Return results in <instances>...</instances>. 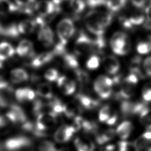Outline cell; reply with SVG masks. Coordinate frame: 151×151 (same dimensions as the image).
Wrapping results in <instances>:
<instances>
[{
	"mask_svg": "<svg viewBox=\"0 0 151 151\" xmlns=\"http://www.w3.org/2000/svg\"><path fill=\"white\" fill-rule=\"evenodd\" d=\"M57 116L52 113H41L37 116L35 130L34 136L42 137L48 135L47 132L52 129L57 124Z\"/></svg>",
	"mask_w": 151,
	"mask_h": 151,
	"instance_id": "cell-1",
	"label": "cell"
},
{
	"mask_svg": "<svg viewBox=\"0 0 151 151\" xmlns=\"http://www.w3.org/2000/svg\"><path fill=\"white\" fill-rule=\"evenodd\" d=\"M110 47L113 52L119 55H125L130 51L131 44L127 34L123 32H116L111 37Z\"/></svg>",
	"mask_w": 151,
	"mask_h": 151,
	"instance_id": "cell-2",
	"label": "cell"
},
{
	"mask_svg": "<svg viewBox=\"0 0 151 151\" xmlns=\"http://www.w3.org/2000/svg\"><path fill=\"white\" fill-rule=\"evenodd\" d=\"M5 151H22L32 145L31 138L24 135H17L7 139L3 143Z\"/></svg>",
	"mask_w": 151,
	"mask_h": 151,
	"instance_id": "cell-3",
	"label": "cell"
},
{
	"mask_svg": "<svg viewBox=\"0 0 151 151\" xmlns=\"http://www.w3.org/2000/svg\"><path fill=\"white\" fill-rule=\"evenodd\" d=\"M113 85V79L106 76H99L94 82L93 88L100 98L106 99L111 96Z\"/></svg>",
	"mask_w": 151,
	"mask_h": 151,
	"instance_id": "cell-4",
	"label": "cell"
},
{
	"mask_svg": "<svg viewBox=\"0 0 151 151\" xmlns=\"http://www.w3.org/2000/svg\"><path fill=\"white\" fill-rule=\"evenodd\" d=\"M57 32L59 42L65 45L75 32V26L73 21L70 18H64L58 22Z\"/></svg>",
	"mask_w": 151,
	"mask_h": 151,
	"instance_id": "cell-5",
	"label": "cell"
},
{
	"mask_svg": "<svg viewBox=\"0 0 151 151\" xmlns=\"http://www.w3.org/2000/svg\"><path fill=\"white\" fill-rule=\"evenodd\" d=\"M139 77L133 73L130 72L121 83L119 89V96L124 99H129L134 93L136 84L139 81Z\"/></svg>",
	"mask_w": 151,
	"mask_h": 151,
	"instance_id": "cell-6",
	"label": "cell"
},
{
	"mask_svg": "<svg viewBox=\"0 0 151 151\" xmlns=\"http://www.w3.org/2000/svg\"><path fill=\"white\" fill-rule=\"evenodd\" d=\"M98 11H89L84 17V23L87 29L94 36H103L104 28L99 19Z\"/></svg>",
	"mask_w": 151,
	"mask_h": 151,
	"instance_id": "cell-7",
	"label": "cell"
},
{
	"mask_svg": "<svg viewBox=\"0 0 151 151\" xmlns=\"http://www.w3.org/2000/svg\"><path fill=\"white\" fill-rule=\"evenodd\" d=\"M94 49L93 39L83 32H81L74 43V50L77 54L83 55Z\"/></svg>",
	"mask_w": 151,
	"mask_h": 151,
	"instance_id": "cell-8",
	"label": "cell"
},
{
	"mask_svg": "<svg viewBox=\"0 0 151 151\" xmlns=\"http://www.w3.org/2000/svg\"><path fill=\"white\" fill-rule=\"evenodd\" d=\"M14 95L15 92L14 93L12 87L7 82L0 79V109L12 105Z\"/></svg>",
	"mask_w": 151,
	"mask_h": 151,
	"instance_id": "cell-9",
	"label": "cell"
},
{
	"mask_svg": "<svg viewBox=\"0 0 151 151\" xmlns=\"http://www.w3.org/2000/svg\"><path fill=\"white\" fill-rule=\"evenodd\" d=\"M5 116L11 123L21 124V126L28 121L24 111L19 106L15 104H12L9 106Z\"/></svg>",
	"mask_w": 151,
	"mask_h": 151,
	"instance_id": "cell-10",
	"label": "cell"
},
{
	"mask_svg": "<svg viewBox=\"0 0 151 151\" xmlns=\"http://www.w3.org/2000/svg\"><path fill=\"white\" fill-rule=\"evenodd\" d=\"M76 132L73 125L64 124L59 127L54 134V139L56 142L63 143L68 142Z\"/></svg>",
	"mask_w": 151,
	"mask_h": 151,
	"instance_id": "cell-11",
	"label": "cell"
},
{
	"mask_svg": "<svg viewBox=\"0 0 151 151\" xmlns=\"http://www.w3.org/2000/svg\"><path fill=\"white\" fill-rule=\"evenodd\" d=\"M57 6L55 5L52 1L41 0L35 5L34 8L39 15L43 18L57 11Z\"/></svg>",
	"mask_w": 151,
	"mask_h": 151,
	"instance_id": "cell-12",
	"label": "cell"
},
{
	"mask_svg": "<svg viewBox=\"0 0 151 151\" xmlns=\"http://www.w3.org/2000/svg\"><path fill=\"white\" fill-rule=\"evenodd\" d=\"M145 107L143 103L139 102L123 101L121 104V110L124 116L140 114Z\"/></svg>",
	"mask_w": 151,
	"mask_h": 151,
	"instance_id": "cell-13",
	"label": "cell"
},
{
	"mask_svg": "<svg viewBox=\"0 0 151 151\" xmlns=\"http://www.w3.org/2000/svg\"><path fill=\"white\" fill-rule=\"evenodd\" d=\"M57 82L58 87L65 95H71L76 91V85L74 81L65 76L59 77Z\"/></svg>",
	"mask_w": 151,
	"mask_h": 151,
	"instance_id": "cell-14",
	"label": "cell"
},
{
	"mask_svg": "<svg viewBox=\"0 0 151 151\" xmlns=\"http://www.w3.org/2000/svg\"><path fill=\"white\" fill-rule=\"evenodd\" d=\"M38 39L44 46H51L54 42V33L52 29L46 25L41 27L38 33Z\"/></svg>",
	"mask_w": 151,
	"mask_h": 151,
	"instance_id": "cell-15",
	"label": "cell"
},
{
	"mask_svg": "<svg viewBox=\"0 0 151 151\" xmlns=\"http://www.w3.org/2000/svg\"><path fill=\"white\" fill-rule=\"evenodd\" d=\"M103 67L106 71L111 75L116 74L120 69V63L113 55H107L103 59Z\"/></svg>",
	"mask_w": 151,
	"mask_h": 151,
	"instance_id": "cell-16",
	"label": "cell"
},
{
	"mask_svg": "<svg viewBox=\"0 0 151 151\" xmlns=\"http://www.w3.org/2000/svg\"><path fill=\"white\" fill-rule=\"evenodd\" d=\"M81 108L91 110L99 106V102L91 97L83 94H78L76 97L75 101Z\"/></svg>",
	"mask_w": 151,
	"mask_h": 151,
	"instance_id": "cell-17",
	"label": "cell"
},
{
	"mask_svg": "<svg viewBox=\"0 0 151 151\" xmlns=\"http://www.w3.org/2000/svg\"><path fill=\"white\" fill-rule=\"evenodd\" d=\"M14 97L18 101L21 103L32 101L35 97V92L28 87L20 88L15 91Z\"/></svg>",
	"mask_w": 151,
	"mask_h": 151,
	"instance_id": "cell-18",
	"label": "cell"
},
{
	"mask_svg": "<svg viewBox=\"0 0 151 151\" xmlns=\"http://www.w3.org/2000/svg\"><path fill=\"white\" fill-rule=\"evenodd\" d=\"M54 54L53 52H45L41 53L35 57H34L31 65L34 68H38L50 63L53 58Z\"/></svg>",
	"mask_w": 151,
	"mask_h": 151,
	"instance_id": "cell-19",
	"label": "cell"
},
{
	"mask_svg": "<svg viewBox=\"0 0 151 151\" xmlns=\"http://www.w3.org/2000/svg\"><path fill=\"white\" fill-rule=\"evenodd\" d=\"M16 52L21 57H31L34 54L32 42L27 40H22L18 45Z\"/></svg>",
	"mask_w": 151,
	"mask_h": 151,
	"instance_id": "cell-20",
	"label": "cell"
},
{
	"mask_svg": "<svg viewBox=\"0 0 151 151\" xmlns=\"http://www.w3.org/2000/svg\"><path fill=\"white\" fill-rule=\"evenodd\" d=\"M9 78L11 82L18 84L27 81L29 78V76L25 70L21 68H17L11 71Z\"/></svg>",
	"mask_w": 151,
	"mask_h": 151,
	"instance_id": "cell-21",
	"label": "cell"
},
{
	"mask_svg": "<svg viewBox=\"0 0 151 151\" xmlns=\"http://www.w3.org/2000/svg\"><path fill=\"white\" fill-rule=\"evenodd\" d=\"M132 129V123L129 121H124L117 126L116 133L120 139L124 140L129 137Z\"/></svg>",
	"mask_w": 151,
	"mask_h": 151,
	"instance_id": "cell-22",
	"label": "cell"
},
{
	"mask_svg": "<svg viewBox=\"0 0 151 151\" xmlns=\"http://www.w3.org/2000/svg\"><path fill=\"white\" fill-rule=\"evenodd\" d=\"M81 107L76 102L71 101L64 104L63 113L68 118H75L79 116Z\"/></svg>",
	"mask_w": 151,
	"mask_h": 151,
	"instance_id": "cell-23",
	"label": "cell"
},
{
	"mask_svg": "<svg viewBox=\"0 0 151 151\" xmlns=\"http://www.w3.org/2000/svg\"><path fill=\"white\" fill-rule=\"evenodd\" d=\"M17 26L20 34H31L37 27L35 21L29 19L22 21L17 25Z\"/></svg>",
	"mask_w": 151,
	"mask_h": 151,
	"instance_id": "cell-24",
	"label": "cell"
},
{
	"mask_svg": "<svg viewBox=\"0 0 151 151\" xmlns=\"http://www.w3.org/2000/svg\"><path fill=\"white\" fill-rule=\"evenodd\" d=\"M74 145L77 151H93L95 147L91 140L83 137L76 138Z\"/></svg>",
	"mask_w": 151,
	"mask_h": 151,
	"instance_id": "cell-25",
	"label": "cell"
},
{
	"mask_svg": "<svg viewBox=\"0 0 151 151\" xmlns=\"http://www.w3.org/2000/svg\"><path fill=\"white\" fill-rule=\"evenodd\" d=\"M36 93L40 97L45 99H52L53 91L51 86L46 83L39 84L36 88Z\"/></svg>",
	"mask_w": 151,
	"mask_h": 151,
	"instance_id": "cell-26",
	"label": "cell"
},
{
	"mask_svg": "<svg viewBox=\"0 0 151 151\" xmlns=\"http://www.w3.org/2000/svg\"><path fill=\"white\" fill-rule=\"evenodd\" d=\"M15 50L13 46L6 42L0 44V61L6 60L14 55Z\"/></svg>",
	"mask_w": 151,
	"mask_h": 151,
	"instance_id": "cell-27",
	"label": "cell"
},
{
	"mask_svg": "<svg viewBox=\"0 0 151 151\" xmlns=\"http://www.w3.org/2000/svg\"><path fill=\"white\" fill-rule=\"evenodd\" d=\"M19 9V6L10 0H0V15H6Z\"/></svg>",
	"mask_w": 151,
	"mask_h": 151,
	"instance_id": "cell-28",
	"label": "cell"
},
{
	"mask_svg": "<svg viewBox=\"0 0 151 151\" xmlns=\"http://www.w3.org/2000/svg\"><path fill=\"white\" fill-rule=\"evenodd\" d=\"M116 133V130L111 129H107L103 133H97L95 135L96 142L99 145H103L111 140L114 137Z\"/></svg>",
	"mask_w": 151,
	"mask_h": 151,
	"instance_id": "cell-29",
	"label": "cell"
},
{
	"mask_svg": "<svg viewBox=\"0 0 151 151\" xmlns=\"http://www.w3.org/2000/svg\"><path fill=\"white\" fill-rule=\"evenodd\" d=\"M140 122L148 130H151V109L146 107L140 112Z\"/></svg>",
	"mask_w": 151,
	"mask_h": 151,
	"instance_id": "cell-30",
	"label": "cell"
},
{
	"mask_svg": "<svg viewBox=\"0 0 151 151\" xmlns=\"http://www.w3.org/2000/svg\"><path fill=\"white\" fill-rule=\"evenodd\" d=\"M127 2V0H107L106 6L112 12H116L123 8Z\"/></svg>",
	"mask_w": 151,
	"mask_h": 151,
	"instance_id": "cell-31",
	"label": "cell"
},
{
	"mask_svg": "<svg viewBox=\"0 0 151 151\" xmlns=\"http://www.w3.org/2000/svg\"><path fill=\"white\" fill-rule=\"evenodd\" d=\"M64 61L65 65L71 69L78 68V62L77 59V57L75 55L72 54H64Z\"/></svg>",
	"mask_w": 151,
	"mask_h": 151,
	"instance_id": "cell-32",
	"label": "cell"
},
{
	"mask_svg": "<svg viewBox=\"0 0 151 151\" xmlns=\"http://www.w3.org/2000/svg\"><path fill=\"white\" fill-rule=\"evenodd\" d=\"M137 52L139 54H147L151 51V40L140 41L136 45Z\"/></svg>",
	"mask_w": 151,
	"mask_h": 151,
	"instance_id": "cell-33",
	"label": "cell"
},
{
	"mask_svg": "<svg viewBox=\"0 0 151 151\" xmlns=\"http://www.w3.org/2000/svg\"><path fill=\"white\" fill-rule=\"evenodd\" d=\"M69 5L74 12L80 14L84 9L86 3L83 0H70Z\"/></svg>",
	"mask_w": 151,
	"mask_h": 151,
	"instance_id": "cell-34",
	"label": "cell"
},
{
	"mask_svg": "<svg viewBox=\"0 0 151 151\" xmlns=\"http://www.w3.org/2000/svg\"><path fill=\"white\" fill-rule=\"evenodd\" d=\"M129 19L132 26H139L142 25L145 19V15L141 12H136L132 14Z\"/></svg>",
	"mask_w": 151,
	"mask_h": 151,
	"instance_id": "cell-35",
	"label": "cell"
},
{
	"mask_svg": "<svg viewBox=\"0 0 151 151\" xmlns=\"http://www.w3.org/2000/svg\"><path fill=\"white\" fill-rule=\"evenodd\" d=\"M10 121L5 116H0V135L8 133L10 130Z\"/></svg>",
	"mask_w": 151,
	"mask_h": 151,
	"instance_id": "cell-36",
	"label": "cell"
},
{
	"mask_svg": "<svg viewBox=\"0 0 151 151\" xmlns=\"http://www.w3.org/2000/svg\"><path fill=\"white\" fill-rule=\"evenodd\" d=\"M100 62V58L97 55H92L86 62V67L91 70H96L99 67Z\"/></svg>",
	"mask_w": 151,
	"mask_h": 151,
	"instance_id": "cell-37",
	"label": "cell"
},
{
	"mask_svg": "<svg viewBox=\"0 0 151 151\" xmlns=\"http://www.w3.org/2000/svg\"><path fill=\"white\" fill-rule=\"evenodd\" d=\"M111 113L112 110L109 106H104L99 112V120L101 122H106Z\"/></svg>",
	"mask_w": 151,
	"mask_h": 151,
	"instance_id": "cell-38",
	"label": "cell"
},
{
	"mask_svg": "<svg viewBox=\"0 0 151 151\" xmlns=\"http://www.w3.org/2000/svg\"><path fill=\"white\" fill-rule=\"evenodd\" d=\"M44 77L50 82L57 81L59 78L58 71L55 68H49L45 72Z\"/></svg>",
	"mask_w": 151,
	"mask_h": 151,
	"instance_id": "cell-39",
	"label": "cell"
},
{
	"mask_svg": "<svg viewBox=\"0 0 151 151\" xmlns=\"http://www.w3.org/2000/svg\"><path fill=\"white\" fill-rule=\"evenodd\" d=\"M38 151H57L54 143L50 140H43L38 146Z\"/></svg>",
	"mask_w": 151,
	"mask_h": 151,
	"instance_id": "cell-40",
	"label": "cell"
},
{
	"mask_svg": "<svg viewBox=\"0 0 151 151\" xmlns=\"http://www.w3.org/2000/svg\"><path fill=\"white\" fill-rule=\"evenodd\" d=\"M2 31L5 35L12 37H16L20 34L18 29V26L15 24L9 25L7 28H5Z\"/></svg>",
	"mask_w": 151,
	"mask_h": 151,
	"instance_id": "cell-41",
	"label": "cell"
},
{
	"mask_svg": "<svg viewBox=\"0 0 151 151\" xmlns=\"http://www.w3.org/2000/svg\"><path fill=\"white\" fill-rule=\"evenodd\" d=\"M142 97L145 101L151 102V84H147L142 90Z\"/></svg>",
	"mask_w": 151,
	"mask_h": 151,
	"instance_id": "cell-42",
	"label": "cell"
},
{
	"mask_svg": "<svg viewBox=\"0 0 151 151\" xmlns=\"http://www.w3.org/2000/svg\"><path fill=\"white\" fill-rule=\"evenodd\" d=\"M143 68L145 73L151 77V56L145 58L143 63Z\"/></svg>",
	"mask_w": 151,
	"mask_h": 151,
	"instance_id": "cell-43",
	"label": "cell"
},
{
	"mask_svg": "<svg viewBox=\"0 0 151 151\" xmlns=\"http://www.w3.org/2000/svg\"><path fill=\"white\" fill-rule=\"evenodd\" d=\"M106 1V0H86V4L91 8H95L105 4Z\"/></svg>",
	"mask_w": 151,
	"mask_h": 151,
	"instance_id": "cell-44",
	"label": "cell"
},
{
	"mask_svg": "<svg viewBox=\"0 0 151 151\" xmlns=\"http://www.w3.org/2000/svg\"><path fill=\"white\" fill-rule=\"evenodd\" d=\"M145 14L147 17V21L145 24L146 27L151 29V4L148 5L146 8Z\"/></svg>",
	"mask_w": 151,
	"mask_h": 151,
	"instance_id": "cell-45",
	"label": "cell"
},
{
	"mask_svg": "<svg viewBox=\"0 0 151 151\" xmlns=\"http://www.w3.org/2000/svg\"><path fill=\"white\" fill-rule=\"evenodd\" d=\"M18 6L27 7L30 6L35 0H15Z\"/></svg>",
	"mask_w": 151,
	"mask_h": 151,
	"instance_id": "cell-46",
	"label": "cell"
},
{
	"mask_svg": "<svg viewBox=\"0 0 151 151\" xmlns=\"http://www.w3.org/2000/svg\"><path fill=\"white\" fill-rule=\"evenodd\" d=\"M117 120V114L116 112H113L112 111L111 114H110L109 118L108 119V120L106 121V124L109 125V126H112L114 125Z\"/></svg>",
	"mask_w": 151,
	"mask_h": 151,
	"instance_id": "cell-47",
	"label": "cell"
},
{
	"mask_svg": "<svg viewBox=\"0 0 151 151\" xmlns=\"http://www.w3.org/2000/svg\"><path fill=\"white\" fill-rule=\"evenodd\" d=\"M130 1L132 5L138 8H140L143 7L145 5L146 1V0H130Z\"/></svg>",
	"mask_w": 151,
	"mask_h": 151,
	"instance_id": "cell-48",
	"label": "cell"
},
{
	"mask_svg": "<svg viewBox=\"0 0 151 151\" xmlns=\"http://www.w3.org/2000/svg\"><path fill=\"white\" fill-rule=\"evenodd\" d=\"M118 151H126V150L120 142L118 143Z\"/></svg>",
	"mask_w": 151,
	"mask_h": 151,
	"instance_id": "cell-49",
	"label": "cell"
},
{
	"mask_svg": "<svg viewBox=\"0 0 151 151\" xmlns=\"http://www.w3.org/2000/svg\"><path fill=\"white\" fill-rule=\"evenodd\" d=\"M52 1L54 2V4L55 5H56L57 6H58L59 4H60V3L62 2L61 0H52Z\"/></svg>",
	"mask_w": 151,
	"mask_h": 151,
	"instance_id": "cell-50",
	"label": "cell"
},
{
	"mask_svg": "<svg viewBox=\"0 0 151 151\" xmlns=\"http://www.w3.org/2000/svg\"><path fill=\"white\" fill-rule=\"evenodd\" d=\"M57 151H70V150L68 149H67V148H61V149H59Z\"/></svg>",
	"mask_w": 151,
	"mask_h": 151,
	"instance_id": "cell-51",
	"label": "cell"
},
{
	"mask_svg": "<svg viewBox=\"0 0 151 151\" xmlns=\"http://www.w3.org/2000/svg\"><path fill=\"white\" fill-rule=\"evenodd\" d=\"M2 67H3V66H2V64L1 61H0V71L2 69Z\"/></svg>",
	"mask_w": 151,
	"mask_h": 151,
	"instance_id": "cell-52",
	"label": "cell"
},
{
	"mask_svg": "<svg viewBox=\"0 0 151 151\" xmlns=\"http://www.w3.org/2000/svg\"><path fill=\"white\" fill-rule=\"evenodd\" d=\"M61 1H64V0H61Z\"/></svg>",
	"mask_w": 151,
	"mask_h": 151,
	"instance_id": "cell-53",
	"label": "cell"
},
{
	"mask_svg": "<svg viewBox=\"0 0 151 151\" xmlns=\"http://www.w3.org/2000/svg\"><path fill=\"white\" fill-rule=\"evenodd\" d=\"M149 1H151V0H149Z\"/></svg>",
	"mask_w": 151,
	"mask_h": 151,
	"instance_id": "cell-54",
	"label": "cell"
}]
</instances>
